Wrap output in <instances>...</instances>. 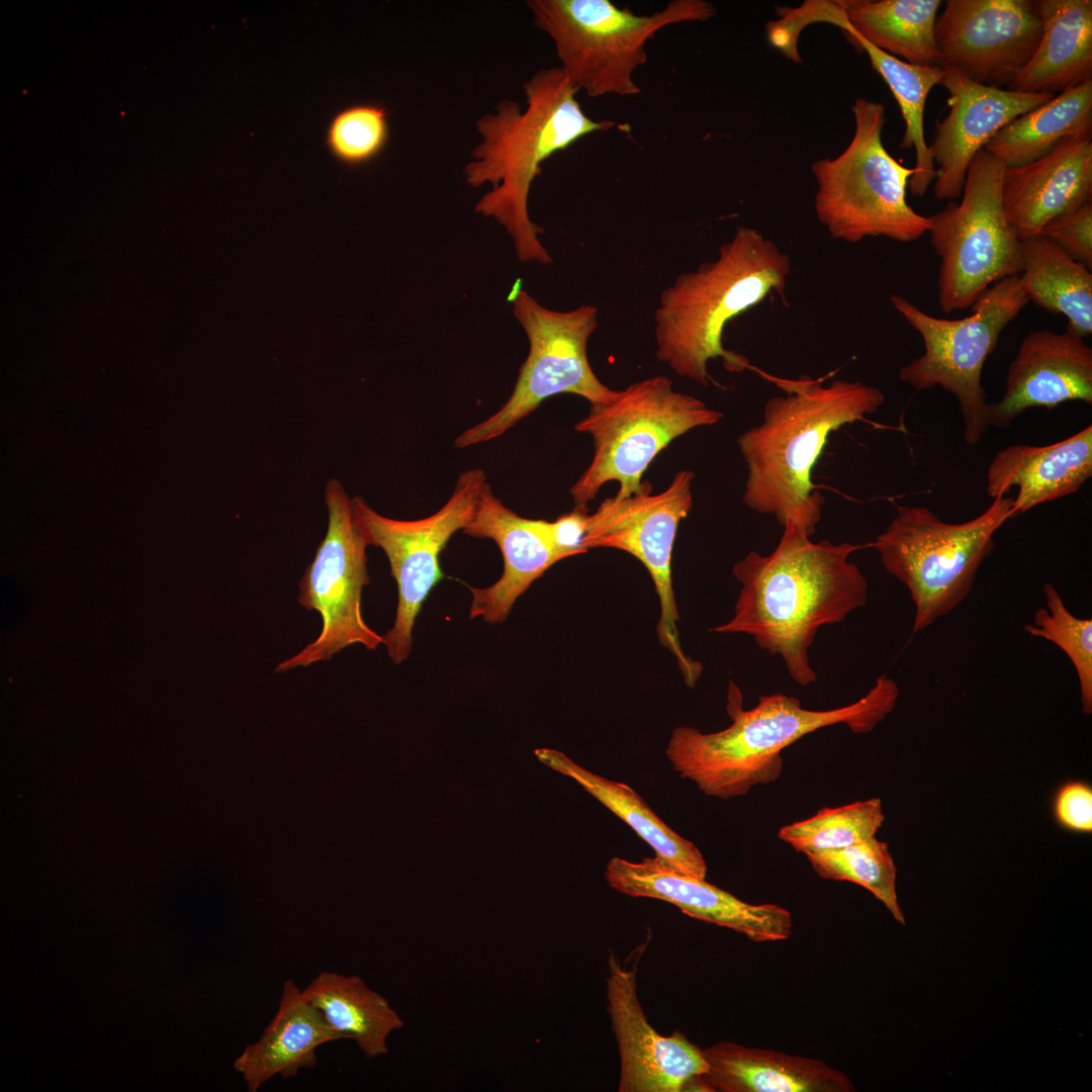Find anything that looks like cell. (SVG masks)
<instances>
[{"mask_svg": "<svg viewBox=\"0 0 1092 1092\" xmlns=\"http://www.w3.org/2000/svg\"><path fill=\"white\" fill-rule=\"evenodd\" d=\"M864 545L814 543L798 527L787 524L769 555L750 551L733 566L741 584L733 617L713 628L718 633H744L784 660L800 686L817 679L808 649L820 627L843 621L863 607L868 581L848 557Z\"/></svg>", "mask_w": 1092, "mask_h": 1092, "instance_id": "obj_1", "label": "cell"}, {"mask_svg": "<svg viewBox=\"0 0 1092 1092\" xmlns=\"http://www.w3.org/2000/svg\"><path fill=\"white\" fill-rule=\"evenodd\" d=\"M785 395L769 398L761 424L737 438L747 468L743 503L758 514L772 515L783 527L792 524L811 537L818 525L823 495L812 471L828 438L842 426L866 421L885 400L877 387L860 381L803 375L786 379L760 373Z\"/></svg>", "mask_w": 1092, "mask_h": 1092, "instance_id": "obj_2", "label": "cell"}, {"mask_svg": "<svg viewBox=\"0 0 1092 1092\" xmlns=\"http://www.w3.org/2000/svg\"><path fill=\"white\" fill-rule=\"evenodd\" d=\"M523 88L525 111L519 103L503 100L495 113L477 120L482 141L473 149L474 161L465 166L464 174L474 188L487 182L492 185L474 209L506 229L518 259L548 265L552 258L538 238L544 230L529 216L531 185L542 173L545 160L585 135L614 128L616 123L594 120L583 112L576 99L579 90L561 67L539 70Z\"/></svg>", "mask_w": 1092, "mask_h": 1092, "instance_id": "obj_3", "label": "cell"}, {"mask_svg": "<svg viewBox=\"0 0 1092 1092\" xmlns=\"http://www.w3.org/2000/svg\"><path fill=\"white\" fill-rule=\"evenodd\" d=\"M898 696L897 684L882 674L866 696L840 708L809 710L795 697L774 694L761 696L754 708L743 710L741 693L730 680L726 709L731 725L713 733L676 727L665 753L673 770L705 795L740 797L757 785L777 781L783 769V749L803 736L836 724L868 733L893 711Z\"/></svg>", "mask_w": 1092, "mask_h": 1092, "instance_id": "obj_4", "label": "cell"}, {"mask_svg": "<svg viewBox=\"0 0 1092 1092\" xmlns=\"http://www.w3.org/2000/svg\"><path fill=\"white\" fill-rule=\"evenodd\" d=\"M790 256L758 230L738 226L715 260L682 272L665 287L654 312L656 358L677 375L708 386V362L721 358L729 372L752 369L749 360L724 347L726 325L783 294Z\"/></svg>", "mask_w": 1092, "mask_h": 1092, "instance_id": "obj_5", "label": "cell"}, {"mask_svg": "<svg viewBox=\"0 0 1092 1092\" xmlns=\"http://www.w3.org/2000/svg\"><path fill=\"white\" fill-rule=\"evenodd\" d=\"M851 111L855 128L845 150L811 165L819 222L834 240L848 243L878 237L903 243L918 240L931 223L906 200L914 167L902 165L883 145L885 106L859 97Z\"/></svg>", "mask_w": 1092, "mask_h": 1092, "instance_id": "obj_6", "label": "cell"}, {"mask_svg": "<svg viewBox=\"0 0 1092 1092\" xmlns=\"http://www.w3.org/2000/svg\"><path fill=\"white\" fill-rule=\"evenodd\" d=\"M527 5L534 24L554 41L566 77L590 97L640 93L633 77L647 61V41L665 26L716 14L705 0H672L650 15L610 0H529Z\"/></svg>", "mask_w": 1092, "mask_h": 1092, "instance_id": "obj_7", "label": "cell"}, {"mask_svg": "<svg viewBox=\"0 0 1092 1092\" xmlns=\"http://www.w3.org/2000/svg\"><path fill=\"white\" fill-rule=\"evenodd\" d=\"M723 417L700 398L675 391L662 375L617 390L609 402L590 404L587 416L574 426L592 436L595 448L590 464L570 488L575 507L587 510L609 481L619 483L616 498L652 487L642 476L655 457L677 437Z\"/></svg>", "mask_w": 1092, "mask_h": 1092, "instance_id": "obj_8", "label": "cell"}, {"mask_svg": "<svg viewBox=\"0 0 1092 1092\" xmlns=\"http://www.w3.org/2000/svg\"><path fill=\"white\" fill-rule=\"evenodd\" d=\"M1013 496L993 498L978 517L951 524L928 508L900 506L873 546L885 569L909 590L916 634L961 605L995 547V532L1012 518Z\"/></svg>", "mask_w": 1092, "mask_h": 1092, "instance_id": "obj_9", "label": "cell"}, {"mask_svg": "<svg viewBox=\"0 0 1092 1092\" xmlns=\"http://www.w3.org/2000/svg\"><path fill=\"white\" fill-rule=\"evenodd\" d=\"M893 307L921 336L924 352L899 371V379L917 390L940 386L960 406L963 434L977 445L990 428L982 371L1000 335L1026 306L1020 275L1003 278L984 290L959 320L932 316L905 297L892 294Z\"/></svg>", "mask_w": 1092, "mask_h": 1092, "instance_id": "obj_10", "label": "cell"}, {"mask_svg": "<svg viewBox=\"0 0 1092 1092\" xmlns=\"http://www.w3.org/2000/svg\"><path fill=\"white\" fill-rule=\"evenodd\" d=\"M1005 166L984 149L971 162L961 201L930 219V243L940 259L938 303L946 312L971 307L995 282L1021 273L1020 238L1003 204Z\"/></svg>", "mask_w": 1092, "mask_h": 1092, "instance_id": "obj_11", "label": "cell"}, {"mask_svg": "<svg viewBox=\"0 0 1092 1092\" xmlns=\"http://www.w3.org/2000/svg\"><path fill=\"white\" fill-rule=\"evenodd\" d=\"M511 296L514 315L529 341L528 356L509 399L491 417L459 435L454 442L457 448L500 437L551 396L571 393L599 404L617 394L599 379L587 358V343L599 325L597 306L583 304L559 311L520 288Z\"/></svg>", "mask_w": 1092, "mask_h": 1092, "instance_id": "obj_12", "label": "cell"}, {"mask_svg": "<svg viewBox=\"0 0 1092 1092\" xmlns=\"http://www.w3.org/2000/svg\"><path fill=\"white\" fill-rule=\"evenodd\" d=\"M325 502L328 530L303 573L297 597L303 608L320 613L322 630L315 640L279 663L275 672L331 659L353 644L369 650L384 644V637L371 629L362 615V590L370 581L366 566L368 542L355 518L352 498L339 480L331 479Z\"/></svg>", "mask_w": 1092, "mask_h": 1092, "instance_id": "obj_13", "label": "cell"}, {"mask_svg": "<svg viewBox=\"0 0 1092 1092\" xmlns=\"http://www.w3.org/2000/svg\"><path fill=\"white\" fill-rule=\"evenodd\" d=\"M695 473L680 470L662 491L652 487L625 498L609 497L588 516L585 550L603 547L625 551L638 559L653 581L660 605L656 632L661 645L675 657L688 687H695L703 666L688 656L679 641L672 586L671 558L679 523L693 507Z\"/></svg>", "mask_w": 1092, "mask_h": 1092, "instance_id": "obj_14", "label": "cell"}, {"mask_svg": "<svg viewBox=\"0 0 1092 1092\" xmlns=\"http://www.w3.org/2000/svg\"><path fill=\"white\" fill-rule=\"evenodd\" d=\"M486 483L482 469L462 472L452 495L435 514L413 521L384 517L360 496L352 498L355 518L368 542L387 556L398 603L393 627L384 644L395 664L412 650L417 616L434 586L444 577L439 556L450 538L471 521L480 491Z\"/></svg>", "mask_w": 1092, "mask_h": 1092, "instance_id": "obj_15", "label": "cell"}, {"mask_svg": "<svg viewBox=\"0 0 1092 1092\" xmlns=\"http://www.w3.org/2000/svg\"><path fill=\"white\" fill-rule=\"evenodd\" d=\"M934 32L942 67L1008 88L1037 48L1041 19L1035 0H947Z\"/></svg>", "mask_w": 1092, "mask_h": 1092, "instance_id": "obj_16", "label": "cell"}, {"mask_svg": "<svg viewBox=\"0 0 1092 1092\" xmlns=\"http://www.w3.org/2000/svg\"><path fill=\"white\" fill-rule=\"evenodd\" d=\"M608 1011L617 1039L620 1092L703 1091L700 1078L708 1071L703 1050L675 1030L663 1036L648 1022L636 993V964L623 968L609 957Z\"/></svg>", "mask_w": 1092, "mask_h": 1092, "instance_id": "obj_17", "label": "cell"}, {"mask_svg": "<svg viewBox=\"0 0 1092 1092\" xmlns=\"http://www.w3.org/2000/svg\"><path fill=\"white\" fill-rule=\"evenodd\" d=\"M939 82L948 92V113L935 124L929 146L938 200L960 197L976 154L1006 124L1051 100L1055 94L1018 92L973 81L957 69L943 67Z\"/></svg>", "mask_w": 1092, "mask_h": 1092, "instance_id": "obj_18", "label": "cell"}, {"mask_svg": "<svg viewBox=\"0 0 1092 1092\" xmlns=\"http://www.w3.org/2000/svg\"><path fill=\"white\" fill-rule=\"evenodd\" d=\"M604 876L611 888L624 895L670 903L690 917L731 929L754 942L785 940L793 931V917L786 908L749 904L705 879L674 871L656 856L640 861L614 856Z\"/></svg>", "mask_w": 1092, "mask_h": 1092, "instance_id": "obj_19", "label": "cell"}, {"mask_svg": "<svg viewBox=\"0 0 1092 1092\" xmlns=\"http://www.w3.org/2000/svg\"><path fill=\"white\" fill-rule=\"evenodd\" d=\"M1092 403V349L1069 332L1037 330L1022 340L1009 365L1002 397L987 403L989 427L1008 429L1030 407Z\"/></svg>", "mask_w": 1092, "mask_h": 1092, "instance_id": "obj_20", "label": "cell"}, {"mask_svg": "<svg viewBox=\"0 0 1092 1092\" xmlns=\"http://www.w3.org/2000/svg\"><path fill=\"white\" fill-rule=\"evenodd\" d=\"M473 537L492 539L504 558V572L493 584L472 594L469 616L495 624L510 615L516 601L553 564L562 560L548 530V521L523 518L507 508L486 482L471 521L463 529Z\"/></svg>", "mask_w": 1092, "mask_h": 1092, "instance_id": "obj_21", "label": "cell"}, {"mask_svg": "<svg viewBox=\"0 0 1092 1092\" xmlns=\"http://www.w3.org/2000/svg\"><path fill=\"white\" fill-rule=\"evenodd\" d=\"M1002 196L1020 240L1092 202V133L1068 136L1045 156L1005 168Z\"/></svg>", "mask_w": 1092, "mask_h": 1092, "instance_id": "obj_22", "label": "cell"}, {"mask_svg": "<svg viewBox=\"0 0 1092 1092\" xmlns=\"http://www.w3.org/2000/svg\"><path fill=\"white\" fill-rule=\"evenodd\" d=\"M940 0H809L793 11L803 29L826 22L909 64L941 66L935 40Z\"/></svg>", "mask_w": 1092, "mask_h": 1092, "instance_id": "obj_23", "label": "cell"}, {"mask_svg": "<svg viewBox=\"0 0 1092 1092\" xmlns=\"http://www.w3.org/2000/svg\"><path fill=\"white\" fill-rule=\"evenodd\" d=\"M1092 475V426L1045 446L1010 445L996 453L986 474L987 494L1013 487L1012 518L1037 505L1077 492Z\"/></svg>", "mask_w": 1092, "mask_h": 1092, "instance_id": "obj_24", "label": "cell"}, {"mask_svg": "<svg viewBox=\"0 0 1092 1092\" xmlns=\"http://www.w3.org/2000/svg\"><path fill=\"white\" fill-rule=\"evenodd\" d=\"M708 1071L703 1091L718 1092H851L845 1073L823 1061L775 1050L722 1041L703 1050Z\"/></svg>", "mask_w": 1092, "mask_h": 1092, "instance_id": "obj_25", "label": "cell"}, {"mask_svg": "<svg viewBox=\"0 0 1092 1092\" xmlns=\"http://www.w3.org/2000/svg\"><path fill=\"white\" fill-rule=\"evenodd\" d=\"M323 1014L291 980L283 982L278 1008L260 1038L247 1045L234 1063L249 1092H257L275 1076L294 1077L316 1065V1050L338 1040Z\"/></svg>", "mask_w": 1092, "mask_h": 1092, "instance_id": "obj_26", "label": "cell"}, {"mask_svg": "<svg viewBox=\"0 0 1092 1092\" xmlns=\"http://www.w3.org/2000/svg\"><path fill=\"white\" fill-rule=\"evenodd\" d=\"M1041 35L1007 89L1059 94L1092 80V1L1035 0Z\"/></svg>", "mask_w": 1092, "mask_h": 1092, "instance_id": "obj_27", "label": "cell"}, {"mask_svg": "<svg viewBox=\"0 0 1092 1092\" xmlns=\"http://www.w3.org/2000/svg\"><path fill=\"white\" fill-rule=\"evenodd\" d=\"M536 753L544 763L573 779L623 820L665 864L684 875L706 878L707 863L700 849L673 831L631 787L587 770L559 751L540 749Z\"/></svg>", "mask_w": 1092, "mask_h": 1092, "instance_id": "obj_28", "label": "cell"}, {"mask_svg": "<svg viewBox=\"0 0 1092 1092\" xmlns=\"http://www.w3.org/2000/svg\"><path fill=\"white\" fill-rule=\"evenodd\" d=\"M302 993L340 1039H353L369 1059L386 1055L389 1035L403 1025L389 1001L355 975L322 972Z\"/></svg>", "mask_w": 1092, "mask_h": 1092, "instance_id": "obj_29", "label": "cell"}, {"mask_svg": "<svg viewBox=\"0 0 1092 1092\" xmlns=\"http://www.w3.org/2000/svg\"><path fill=\"white\" fill-rule=\"evenodd\" d=\"M1020 279L1028 300L1068 321L1067 332L1092 333V274L1056 243L1038 234L1021 239Z\"/></svg>", "mask_w": 1092, "mask_h": 1092, "instance_id": "obj_30", "label": "cell"}, {"mask_svg": "<svg viewBox=\"0 0 1092 1092\" xmlns=\"http://www.w3.org/2000/svg\"><path fill=\"white\" fill-rule=\"evenodd\" d=\"M1092 133V80L1056 94L1002 127L984 150L1008 167L1031 163L1064 139Z\"/></svg>", "mask_w": 1092, "mask_h": 1092, "instance_id": "obj_31", "label": "cell"}, {"mask_svg": "<svg viewBox=\"0 0 1092 1092\" xmlns=\"http://www.w3.org/2000/svg\"><path fill=\"white\" fill-rule=\"evenodd\" d=\"M845 35L858 51L868 55L872 67L888 85L900 107L905 123L900 148H914L916 154L915 173L909 180L908 190L911 195L921 197L936 177L924 136L925 104L930 90L939 84L944 68L909 64L881 51L853 32H846Z\"/></svg>", "mask_w": 1092, "mask_h": 1092, "instance_id": "obj_32", "label": "cell"}, {"mask_svg": "<svg viewBox=\"0 0 1092 1092\" xmlns=\"http://www.w3.org/2000/svg\"><path fill=\"white\" fill-rule=\"evenodd\" d=\"M805 855L818 876L863 887L886 906L896 921L905 925L896 892L897 869L887 842L874 836L847 847Z\"/></svg>", "mask_w": 1092, "mask_h": 1092, "instance_id": "obj_33", "label": "cell"}, {"mask_svg": "<svg viewBox=\"0 0 1092 1092\" xmlns=\"http://www.w3.org/2000/svg\"><path fill=\"white\" fill-rule=\"evenodd\" d=\"M885 820L879 798L822 808L810 818L783 826L778 836L803 852L839 849L876 835Z\"/></svg>", "mask_w": 1092, "mask_h": 1092, "instance_id": "obj_34", "label": "cell"}, {"mask_svg": "<svg viewBox=\"0 0 1092 1092\" xmlns=\"http://www.w3.org/2000/svg\"><path fill=\"white\" fill-rule=\"evenodd\" d=\"M1046 608H1038L1033 624L1024 626L1031 636L1043 638L1060 647L1075 667L1081 695L1082 711L1092 713V620L1069 612L1058 589L1043 585Z\"/></svg>", "mask_w": 1092, "mask_h": 1092, "instance_id": "obj_35", "label": "cell"}, {"mask_svg": "<svg viewBox=\"0 0 1092 1092\" xmlns=\"http://www.w3.org/2000/svg\"><path fill=\"white\" fill-rule=\"evenodd\" d=\"M389 139L387 109L379 104L347 106L331 118L325 144L339 162L358 166L378 157Z\"/></svg>", "mask_w": 1092, "mask_h": 1092, "instance_id": "obj_36", "label": "cell"}, {"mask_svg": "<svg viewBox=\"0 0 1092 1092\" xmlns=\"http://www.w3.org/2000/svg\"><path fill=\"white\" fill-rule=\"evenodd\" d=\"M1073 260L1089 270L1092 267V202L1057 216L1041 231Z\"/></svg>", "mask_w": 1092, "mask_h": 1092, "instance_id": "obj_37", "label": "cell"}, {"mask_svg": "<svg viewBox=\"0 0 1092 1092\" xmlns=\"http://www.w3.org/2000/svg\"><path fill=\"white\" fill-rule=\"evenodd\" d=\"M1054 813L1058 823L1071 831L1092 830V789L1080 781H1071L1057 792Z\"/></svg>", "mask_w": 1092, "mask_h": 1092, "instance_id": "obj_38", "label": "cell"}, {"mask_svg": "<svg viewBox=\"0 0 1092 1092\" xmlns=\"http://www.w3.org/2000/svg\"><path fill=\"white\" fill-rule=\"evenodd\" d=\"M587 510L577 507L553 522H548L552 544L561 559L586 552L584 540L588 521Z\"/></svg>", "mask_w": 1092, "mask_h": 1092, "instance_id": "obj_39", "label": "cell"}]
</instances>
